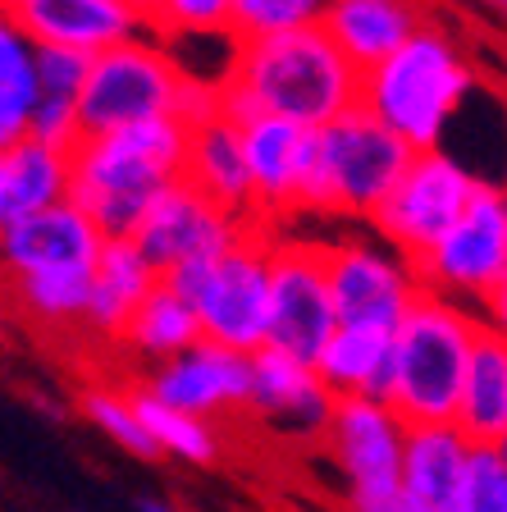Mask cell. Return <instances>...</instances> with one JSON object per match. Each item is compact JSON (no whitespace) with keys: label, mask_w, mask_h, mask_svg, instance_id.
I'll return each mask as SVG.
<instances>
[{"label":"cell","mask_w":507,"mask_h":512,"mask_svg":"<svg viewBox=\"0 0 507 512\" xmlns=\"http://www.w3.org/2000/svg\"><path fill=\"white\" fill-rule=\"evenodd\" d=\"M361 69L343 55L325 23L293 32H270L238 42L224 78V115H284L302 128H329L361 110Z\"/></svg>","instance_id":"6da1fadb"},{"label":"cell","mask_w":507,"mask_h":512,"mask_svg":"<svg viewBox=\"0 0 507 512\" xmlns=\"http://www.w3.org/2000/svg\"><path fill=\"white\" fill-rule=\"evenodd\" d=\"M192 128L183 119H147L83 138L74 151V202L106 238H138L147 211L188 174Z\"/></svg>","instance_id":"7a4b0ae2"},{"label":"cell","mask_w":507,"mask_h":512,"mask_svg":"<svg viewBox=\"0 0 507 512\" xmlns=\"http://www.w3.org/2000/svg\"><path fill=\"white\" fill-rule=\"evenodd\" d=\"M412 156L416 147H407L370 110H352L329 128H311L297 174V215L370 224V215L389 202V192L407 174Z\"/></svg>","instance_id":"3957f363"},{"label":"cell","mask_w":507,"mask_h":512,"mask_svg":"<svg viewBox=\"0 0 507 512\" xmlns=\"http://www.w3.org/2000/svg\"><path fill=\"white\" fill-rule=\"evenodd\" d=\"M476 87V69L462 42L439 23H425L412 42L393 51L384 64L361 78V110L389 124L407 147L434 151L444 147L448 124Z\"/></svg>","instance_id":"277c9868"},{"label":"cell","mask_w":507,"mask_h":512,"mask_svg":"<svg viewBox=\"0 0 507 512\" xmlns=\"http://www.w3.org/2000/svg\"><path fill=\"white\" fill-rule=\"evenodd\" d=\"M485 316L444 293H421L393 334V394L389 403L407 426H444L457 421L466 371L476 357Z\"/></svg>","instance_id":"5b68a950"},{"label":"cell","mask_w":507,"mask_h":512,"mask_svg":"<svg viewBox=\"0 0 507 512\" xmlns=\"http://www.w3.org/2000/svg\"><path fill=\"white\" fill-rule=\"evenodd\" d=\"M275 229L252 224L229 252L201 256L188 266L169 270L174 284L197 307L201 330L211 343L238 352L270 348V307H275Z\"/></svg>","instance_id":"8992f818"},{"label":"cell","mask_w":507,"mask_h":512,"mask_svg":"<svg viewBox=\"0 0 507 512\" xmlns=\"http://www.w3.org/2000/svg\"><path fill=\"white\" fill-rule=\"evenodd\" d=\"M183 78L188 69L160 32H138V37L92 55V74L83 87L87 138L174 115Z\"/></svg>","instance_id":"52a82bcc"},{"label":"cell","mask_w":507,"mask_h":512,"mask_svg":"<svg viewBox=\"0 0 507 512\" xmlns=\"http://www.w3.org/2000/svg\"><path fill=\"white\" fill-rule=\"evenodd\" d=\"M480 188H485V179L476 170H466L453 151H416L398 188L389 192V202L370 215V234L398 247L402 256L421 261L462 220Z\"/></svg>","instance_id":"ba28073f"},{"label":"cell","mask_w":507,"mask_h":512,"mask_svg":"<svg viewBox=\"0 0 507 512\" xmlns=\"http://www.w3.org/2000/svg\"><path fill=\"white\" fill-rule=\"evenodd\" d=\"M425 293H444L466 307H485L507 275V188L485 183L466 215L416 261Z\"/></svg>","instance_id":"9c48e42d"},{"label":"cell","mask_w":507,"mask_h":512,"mask_svg":"<svg viewBox=\"0 0 507 512\" xmlns=\"http://www.w3.org/2000/svg\"><path fill=\"white\" fill-rule=\"evenodd\" d=\"M325 261L343 325L398 330L425 293L416 261L402 256L398 247H389L384 238L343 234L334 243H325Z\"/></svg>","instance_id":"30bf717a"},{"label":"cell","mask_w":507,"mask_h":512,"mask_svg":"<svg viewBox=\"0 0 507 512\" xmlns=\"http://www.w3.org/2000/svg\"><path fill=\"white\" fill-rule=\"evenodd\" d=\"M343 330L329 284L325 243L275 238V307H270V348L316 366L329 339Z\"/></svg>","instance_id":"8fae6325"},{"label":"cell","mask_w":507,"mask_h":512,"mask_svg":"<svg viewBox=\"0 0 507 512\" xmlns=\"http://www.w3.org/2000/svg\"><path fill=\"white\" fill-rule=\"evenodd\" d=\"M407 435H412L407 416L384 398H338L334 421L320 444L343 476V494H357L402 485Z\"/></svg>","instance_id":"7c38bea8"},{"label":"cell","mask_w":507,"mask_h":512,"mask_svg":"<svg viewBox=\"0 0 507 512\" xmlns=\"http://www.w3.org/2000/svg\"><path fill=\"white\" fill-rule=\"evenodd\" d=\"M252 384H256L252 352L224 348V343H211V339H201L197 348L179 352L174 362L151 366L147 375V389L160 403L192 412L201 421L252 412Z\"/></svg>","instance_id":"4fadbf2b"},{"label":"cell","mask_w":507,"mask_h":512,"mask_svg":"<svg viewBox=\"0 0 507 512\" xmlns=\"http://www.w3.org/2000/svg\"><path fill=\"white\" fill-rule=\"evenodd\" d=\"M247 229H252V224L229 215L224 206H215L197 183L179 179L147 211V220H142V229H138V247L156 261L160 275H169V270L188 266V261H201V256L229 252Z\"/></svg>","instance_id":"5bb4252c"},{"label":"cell","mask_w":507,"mask_h":512,"mask_svg":"<svg viewBox=\"0 0 507 512\" xmlns=\"http://www.w3.org/2000/svg\"><path fill=\"white\" fill-rule=\"evenodd\" d=\"M252 384V416H261L270 430L297 439H325L329 421H334L338 394L325 384V375L302 357H288L279 348H261Z\"/></svg>","instance_id":"9a60e30c"},{"label":"cell","mask_w":507,"mask_h":512,"mask_svg":"<svg viewBox=\"0 0 507 512\" xmlns=\"http://www.w3.org/2000/svg\"><path fill=\"white\" fill-rule=\"evenodd\" d=\"M110 238L78 202H64L55 211L28 215L19 224L0 229V256L5 275H37V270H96Z\"/></svg>","instance_id":"2e32d148"},{"label":"cell","mask_w":507,"mask_h":512,"mask_svg":"<svg viewBox=\"0 0 507 512\" xmlns=\"http://www.w3.org/2000/svg\"><path fill=\"white\" fill-rule=\"evenodd\" d=\"M5 23L23 28L37 46L83 55H101L147 32L128 0H5Z\"/></svg>","instance_id":"e0dca14e"},{"label":"cell","mask_w":507,"mask_h":512,"mask_svg":"<svg viewBox=\"0 0 507 512\" xmlns=\"http://www.w3.org/2000/svg\"><path fill=\"white\" fill-rule=\"evenodd\" d=\"M243 128V151H247V170H252L256 188V224L275 229L279 220L297 215V174H302V151H307L311 128L293 124L284 115H243L233 119Z\"/></svg>","instance_id":"ac0fdd59"},{"label":"cell","mask_w":507,"mask_h":512,"mask_svg":"<svg viewBox=\"0 0 507 512\" xmlns=\"http://www.w3.org/2000/svg\"><path fill=\"white\" fill-rule=\"evenodd\" d=\"M74 202V151L23 138L0 147V229Z\"/></svg>","instance_id":"d6986e66"},{"label":"cell","mask_w":507,"mask_h":512,"mask_svg":"<svg viewBox=\"0 0 507 512\" xmlns=\"http://www.w3.org/2000/svg\"><path fill=\"white\" fill-rule=\"evenodd\" d=\"M160 270L138 238H110L92 275V302H87L83 330L101 343H119L128 330V320L138 316V307L151 298V288L160 284Z\"/></svg>","instance_id":"ffe728a7"},{"label":"cell","mask_w":507,"mask_h":512,"mask_svg":"<svg viewBox=\"0 0 507 512\" xmlns=\"http://www.w3.org/2000/svg\"><path fill=\"white\" fill-rule=\"evenodd\" d=\"M430 23L425 0H334L325 28L361 74L384 64Z\"/></svg>","instance_id":"44dd1931"},{"label":"cell","mask_w":507,"mask_h":512,"mask_svg":"<svg viewBox=\"0 0 507 512\" xmlns=\"http://www.w3.org/2000/svg\"><path fill=\"white\" fill-rule=\"evenodd\" d=\"M476 439L466 435L457 421L444 426H412L407 435V453H402V485L425 499L434 512H457L476 462Z\"/></svg>","instance_id":"7402d4cb"},{"label":"cell","mask_w":507,"mask_h":512,"mask_svg":"<svg viewBox=\"0 0 507 512\" xmlns=\"http://www.w3.org/2000/svg\"><path fill=\"white\" fill-rule=\"evenodd\" d=\"M188 183H197L215 206H224L229 215L256 224V188L252 170H247V151H243V128L229 115L211 119V124L192 128V147H188Z\"/></svg>","instance_id":"603a6c76"},{"label":"cell","mask_w":507,"mask_h":512,"mask_svg":"<svg viewBox=\"0 0 507 512\" xmlns=\"http://www.w3.org/2000/svg\"><path fill=\"white\" fill-rule=\"evenodd\" d=\"M393 334L375 325H343L320 352L316 371L338 398H384L393 394Z\"/></svg>","instance_id":"cb8c5ba5"},{"label":"cell","mask_w":507,"mask_h":512,"mask_svg":"<svg viewBox=\"0 0 507 512\" xmlns=\"http://www.w3.org/2000/svg\"><path fill=\"white\" fill-rule=\"evenodd\" d=\"M201 339H206V330H201L197 307H192L174 284L160 279V284L151 288V298L138 307V316L128 320L119 348H124L128 357H142V362L160 366V362H174L179 352L197 348Z\"/></svg>","instance_id":"d4e9b609"},{"label":"cell","mask_w":507,"mask_h":512,"mask_svg":"<svg viewBox=\"0 0 507 512\" xmlns=\"http://www.w3.org/2000/svg\"><path fill=\"white\" fill-rule=\"evenodd\" d=\"M457 426L476 444H503L507 439V339L498 330H480L476 357L466 371Z\"/></svg>","instance_id":"484cf974"},{"label":"cell","mask_w":507,"mask_h":512,"mask_svg":"<svg viewBox=\"0 0 507 512\" xmlns=\"http://www.w3.org/2000/svg\"><path fill=\"white\" fill-rule=\"evenodd\" d=\"M37 106H42L37 42L14 23H0V147L32 138Z\"/></svg>","instance_id":"4316f807"},{"label":"cell","mask_w":507,"mask_h":512,"mask_svg":"<svg viewBox=\"0 0 507 512\" xmlns=\"http://www.w3.org/2000/svg\"><path fill=\"white\" fill-rule=\"evenodd\" d=\"M96 270H37V275H5L10 279V302L19 316L46 330L83 325L87 302H92Z\"/></svg>","instance_id":"83f0119b"},{"label":"cell","mask_w":507,"mask_h":512,"mask_svg":"<svg viewBox=\"0 0 507 512\" xmlns=\"http://www.w3.org/2000/svg\"><path fill=\"white\" fill-rule=\"evenodd\" d=\"M133 403H138L142 421H147L151 439L160 444V453L179 462H192V467H211L220 458V435H215V421H201L192 412H179V407L160 403L147 384L133 389Z\"/></svg>","instance_id":"f1b7e54d"},{"label":"cell","mask_w":507,"mask_h":512,"mask_svg":"<svg viewBox=\"0 0 507 512\" xmlns=\"http://www.w3.org/2000/svg\"><path fill=\"white\" fill-rule=\"evenodd\" d=\"M78 407L106 439H115L124 453L133 458H160V444L151 439L147 421H142L138 403H133V389H110V384H87L78 394Z\"/></svg>","instance_id":"f546056e"},{"label":"cell","mask_w":507,"mask_h":512,"mask_svg":"<svg viewBox=\"0 0 507 512\" xmlns=\"http://www.w3.org/2000/svg\"><path fill=\"white\" fill-rule=\"evenodd\" d=\"M329 10H334V0H238L233 37L252 42V37H270V32L316 28L329 19Z\"/></svg>","instance_id":"4dcf8cb0"},{"label":"cell","mask_w":507,"mask_h":512,"mask_svg":"<svg viewBox=\"0 0 507 512\" xmlns=\"http://www.w3.org/2000/svg\"><path fill=\"white\" fill-rule=\"evenodd\" d=\"M233 14H238V0H169L160 37L165 42H192V37H224L229 42Z\"/></svg>","instance_id":"1f68e13d"},{"label":"cell","mask_w":507,"mask_h":512,"mask_svg":"<svg viewBox=\"0 0 507 512\" xmlns=\"http://www.w3.org/2000/svg\"><path fill=\"white\" fill-rule=\"evenodd\" d=\"M457 512H507V467L494 444L476 448V462H471Z\"/></svg>","instance_id":"d6a6232c"},{"label":"cell","mask_w":507,"mask_h":512,"mask_svg":"<svg viewBox=\"0 0 507 512\" xmlns=\"http://www.w3.org/2000/svg\"><path fill=\"white\" fill-rule=\"evenodd\" d=\"M37 60H42V96L83 101L87 74H92V55L64 51V46H37Z\"/></svg>","instance_id":"836d02e7"},{"label":"cell","mask_w":507,"mask_h":512,"mask_svg":"<svg viewBox=\"0 0 507 512\" xmlns=\"http://www.w3.org/2000/svg\"><path fill=\"white\" fill-rule=\"evenodd\" d=\"M224 115V83L215 78H201V74H188L179 87V106H174V119H183L188 128H201L211 119Z\"/></svg>","instance_id":"e575fe53"},{"label":"cell","mask_w":507,"mask_h":512,"mask_svg":"<svg viewBox=\"0 0 507 512\" xmlns=\"http://www.w3.org/2000/svg\"><path fill=\"white\" fill-rule=\"evenodd\" d=\"M348 512H434L425 499H416L407 485H389V490H357L343 494Z\"/></svg>","instance_id":"d590c367"},{"label":"cell","mask_w":507,"mask_h":512,"mask_svg":"<svg viewBox=\"0 0 507 512\" xmlns=\"http://www.w3.org/2000/svg\"><path fill=\"white\" fill-rule=\"evenodd\" d=\"M480 316H485L489 330H498V334L507 339V275H503V284H498L494 293H489V302L480 307Z\"/></svg>","instance_id":"8d00e7d4"},{"label":"cell","mask_w":507,"mask_h":512,"mask_svg":"<svg viewBox=\"0 0 507 512\" xmlns=\"http://www.w3.org/2000/svg\"><path fill=\"white\" fill-rule=\"evenodd\" d=\"M128 5H133V14L142 19V28H147V32H160V28H165L169 0H128Z\"/></svg>","instance_id":"74e56055"},{"label":"cell","mask_w":507,"mask_h":512,"mask_svg":"<svg viewBox=\"0 0 507 512\" xmlns=\"http://www.w3.org/2000/svg\"><path fill=\"white\" fill-rule=\"evenodd\" d=\"M138 508H142V512H183L179 503H165V499H142Z\"/></svg>","instance_id":"f35d334b"},{"label":"cell","mask_w":507,"mask_h":512,"mask_svg":"<svg viewBox=\"0 0 507 512\" xmlns=\"http://www.w3.org/2000/svg\"><path fill=\"white\" fill-rule=\"evenodd\" d=\"M476 5H480V10H489L494 19H503V23H507V0H476Z\"/></svg>","instance_id":"ab89813d"},{"label":"cell","mask_w":507,"mask_h":512,"mask_svg":"<svg viewBox=\"0 0 507 512\" xmlns=\"http://www.w3.org/2000/svg\"><path fill=\"white\" fill-rule=\"evenodd\" d=\"M498 448V458H503V467H507V439H503V444H494Z\"/></svg>","instance_id":"60d3db41"},{"label":"cell","mask_w":507,"mask_h":512,"mask_svg":"<svg viewBox=\"0 0 507 512\" xmlns=\"http://www.w3.org/2000/svg\"><path fill=\"white\" fill-rule=\"evenodd\" d=\"M503 188H507V174H503Z\"/></svg>","instance_id":"b9f144b4"}]
</instances>
